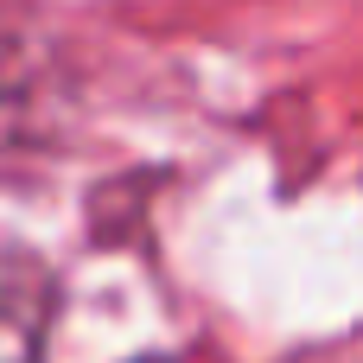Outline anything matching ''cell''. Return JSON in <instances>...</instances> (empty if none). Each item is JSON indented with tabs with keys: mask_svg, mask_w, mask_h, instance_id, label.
<instances>
[{
	"mask_svg": "<svg viewBox=\"0 0 363 363\" xmlns=\"http://www.w3.org/2000/svg\"><path fill=\"white\" fill-rule=\"evenodd\" d=\"M70 102L77 89L57 38L32 13L0 6V172L32 153H51L70 121Z\"/></svg>",
	"mask_w": 363,
	"mask_h": 363,
	"instance_id": "cell-1",
	"label": "cell"
},
{
	"mask_svg": "<svg viewBox=\"0 0 363 363\" xmlns=\"http://www.w3.org/2000/svg\"><path fill=\"white\" fill-rule=\"evenodd\" d=\"M134 363H172V357H134Z\"/></svg>",
	"mask_w": 363,
	"mask_h": 363,
	"instance_id": "cell-3",
	"label": "cell"
},
{
	"mask_svg": "<svg viewBox=\"0 0 363 363\" xmlns=\"http://www.w3.org/2000/svg\"><path fill=\"white\" fill-rule=\"evenodd\" d=\"M51 287L32 268H0V363H45Z\"/></svg>",
	"mask_w": 363,
	"mask_h": 363,
	"instance_id": "cell-2",
	"label": "cell"
}]
</instances>
